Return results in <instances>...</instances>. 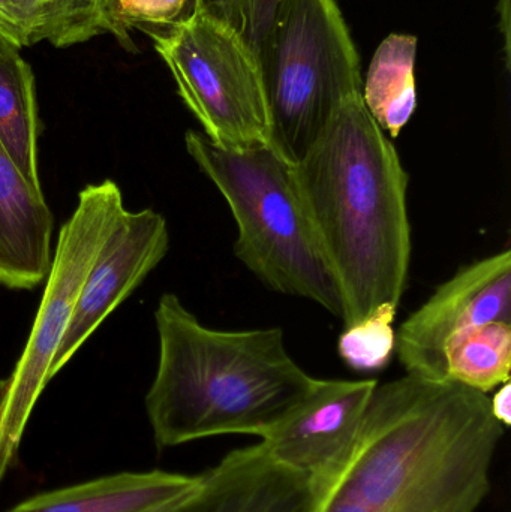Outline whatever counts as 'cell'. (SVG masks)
Masks as SVG:
<instances>
[{"instance_id": "1", "label": "cell", "mask_w": 511, "mask_h": 512, "mask_svg": "<svg viewBox=\"0 0 511 512\" xmlns=\"http://www.w3.org/2000/svg\"><path fill=\"white\" fill-rule=\"evenodd\" d=\"M506 427L488 394L407 375L378 384L314 512H477Z\"/></svg>"}, {"instance_id": "2", "label": "cell", "mask_w": 511, "mask_h": 512, "mask_svg": "<svg viewBox=\"0 0 511 512\" xmlns=\"http://www.w3.org/2000/svg\"><path fill=\"white\" fill-rule=\"evenodd\" d=\"M297 185L344 300V328L399 307L411 261L408 174L362 93L294 164Z\"/></svg>"}, {"instance_id": "3", "label": "cell", "mask_w": 511, "mask_h": 512, "mask_svg": "<svg viewBox=\"0 0 511 512\" xmlns=\"http://www.w3.org/2000/svg\"><path fill=\"white\" fill-rule=\"evenodd\" d=\"M159 360L146 412L159 448L222 435L261 436L314 387L281 328L206 327L179 297L155 310Z\"/></svg>"}, {"instance_id": "4", "label": "cell", "mask_w": 511, "mask_h": 512, "mask_svg": "<svg viewBox=\"0 0 511 512\" xmlns=\"http://www.w3.org/2000/svg\"><path fill=\"white\" fill-rule=\"evenodd\" d=\"M188 155L212 180L237 225L234 254L270 291L314 301L342 319L344 300L297 185L270 146L225 149L188 131Z\"/></svg>"}, {"instance_id": "5", "label": "cell", "mask_w": 511, "mask_h": 512, "mask_svg": "<svg viewBox=\"0 0 511 512\" xmlns=\"http://www.w3.org/2000/svg\"><path fill=\"white\" fill-rule=\"evenodd\" d=\"M255 47L270 147L297 164L338 108L362 93L356 44L335 0H273Z\"/></svg>"}, {"instance_id": "6", "label": "cell", "mask_w": 511, "mask_h": 512, "mask_svg": "<svg viewBox=\"0 0 511 512\" xmlns=\"http://www.w3.org/2000/svg\"><path fill=\"white\" fill-rule=\"evenodd\" d=\"M122 191L113 180L87 185L60 228L32 331L11 375L0 382V486L14 466L27 423L50 379L81 288L119 219Z\"/></svg>"}, {"instance_id": "7", "label": "cell", "mask_w": 511, "mask_h": 512, "mask_svg": "<svg viewBox=\"0 0 511 512\" xmlns=\"http://www.w3.org/2000/svg\"><path fill=\"white\" fill-rule=\"evenodd\" d=\"M152 39L180 98L210 141L234 150L270 146L266 90L254 42L203 14Z\"/></svg>"}, {"instance_id": "8", "label": "cell", "mask_w": 511, "mask_h": 512, "mask_svg": "<svg viewBox=\"0 0 511 512\" xmlns=\"http://www.w3.org/2000/svg\"><path fill=\"white\" fill-rule=\"evenodd\" d=\"M488 322L511 324L510 249L459 268L396 331V354L407 375L449 381L450 340Z\"/></svg>"}, {"instance_id": "9", "label": "cell", "mask_w": 511, "mask_h": 512, "mask_svg": "<svg viewBox=\"0 0 511 512\" xmlns=\"http://www.w3.org/2000/svg\"><path fill=\"white\" fill-rule=\"evenodd\" d=\"M378 384L317 378L302 402L261 436V445L285 468L312 483L324 480L350 454Z\"/></svg>"}, {"instance_id": "10", "label": "cell", "mask_w": 511, "mask_h": 512, "mask_svg": "<svg viewBox=\"0 0 511 512\" xmlns=\"http://www.w3.org/2000/svg\"><path fill=\"white\" fill-rule=\"evenodd\" d=\"M170 233L161 213L123 210L81 288L68 330L50 367L53 379L93 331L167 255Z\"/></svg>"}, {"instance_id": "11", "label": "cell", "mask_w": 511, "mask_h": 512, "mask_svg": "<svg viewBox=\"0 0 511 512\" xmlns=\"http://www.w3.org/2000/svg\"><path fill=\"white\" fill-rule=\"evenodd\" d=\"M315 498L314 483L276 462L260 442L200 474L197 489L170 512H314Z\"/></svg>"}, {"instance_id": "12", "label": "cell", "mask_w": 511, "mask_h": 512, "mask_svg": "<svg viewBox=\"0 0 511 512\" xmlns=\"http://www.w3.org/2000/svg\"><path fill=\"white\" fill-rule=\"evenodd\" d=\"M54 218L0 144V285L29 291L47 279Z\"/></svg>"}, {"instance_id": "13", "label": "cell", "mask_w": 511, "mask_h": 512, "mask_svg": "<svg viewBox=\"0 0 511 512\" xmlns=\"http://www.w3.org/2000/svg\"><path fill=\"white\" fill-rule=\"evenodd\" d=\"M200 475L119 472L39 493L5 512H144L194 492Z\"/></svg>"}, {"instance_id": "14", "label": "cell", "mask_w": 511, "mask_h": 512, "mask_svg": "<svg viewBox=\"0 0 511 512\" xmlns=\"http://www.w3.org/2000/svg\"><path fill=\"white\" fill-rule=\"evenodd\" d=\"M102 0H0V39L17 47L65 48L102 35Z\"/></svg>"}, {"instance_id": "15", "label": "cell", "mask_w": 511, "mask_h": 512, "mask_svg": "<svg viewBox=\"0 0 511 512\" xmlns=\"http://www.w3.org/2000/svg\"><path fill=\"white\" fill-rule=\"evenodd\" d=\"M35 75L20 50L0 39V144L21 176L41 188Z\"/></svg>"}, {"instance_id": "16", "label": "cell", "mask_w": 511, "mask_h": 512, "mask_svg": "<svg viewBox=\"0 0 511 512\" xmlns=\"http://www.w3.org/2000/svg\"><path fill=\"white\" fill-rule=\"evenodd\" d=\"M417 38L392 33L375 51L362 99L371 116L389 137L396 138L417 107Z\"/></svg>"}, {"instance_id": "17", "label": "cell", "mask_w": 511, "mask_h": 512, "mask_svg": "<svg viewBox=\"0 0 511 512\" xmlns=\"http://www.w3.org/2000/svg\"><path fill=\"white\" fill-rule=\"evenodd\" d=\"M511 324L488 322L450 340L446 348L449 381L489 394L510 382Z\"/></svg>"}, {"instance_id": "18", "label": "cell", "mask_w": 511, "mask_h": 512, "mask_svg": "<svg viewBox=\"0 0 511 512\" xmlns=\"http://www.w3.org/2000/svg\"><path fill=\"white\" fill-rule=\"evenodd\" d=\"M195 0H102L99 27L110 33L126 51H137L132 30L150 38L174 29L194 17Z\"/></svg>"}, {"instance_id": "19", "label": "cell", "mask_w": 511, "mask_h": 512, "mask_svg": "<svg viewBox=\"0 0 511 512\" xmlns=\"http://www.w3.org/2000/svg\"><path fill=\"white\" fill-rule=\"evenodd\" d=\"M396 306H383L368 318L345 328L339 337V357L357 372H378L396 351Z\"/></svg>"}, {"instance_id": "20", "label": "cell", "mask_w": 511, "mask_h": 512, "mask_svg": "<svg viewBox=\"0 0 511 512\" xmlns=\"http://www.w3.org/2000/svg\"><path fill=\"white\" fill-rule=\"evenodd\" d=\"M195 14L222 21L257 44L273 0H195Z\"/></svg>"}, {"instance_id": "21", "label": "cell", "mask_w": 511, "mask_h": 512, "mask_svg": "<svg viewBox=\"0 0 511 512\" xmlns=\"http://www.w3.org/2000/svg\"><path fill=\"white\" fill-rule=\"evenodd\" d=\"M491 400V411L494 417L503 424L504 427H509L511 424V385L510 382L501 385L495 390L494 397H489Z\"/></svg>"}, {"instance_id": "22", "label": "cell", "mask_w": 511, "mask_h": 512, "mask_svg": "<svg viewBox=\"0 0 511 512\" xmlns=\"http://www.w3.org/2000/svg\"><path fill=\"white\" fill-rule=\"evenodd\" d=\"M498 12H500V29L504 35V50H506V63L507 68H509V60H510V0H500V8H498Z\"/></svg>"}, {"instance_id": "23", "label": "cell", "mask_w": 511, "mask_h": 512, "mask_svg": "<svg viewBox=\"0 0 511 512\" xmlns=\"http://www.w3.org/2000/svg\"><path fill=\"white\" fill-rule=\"evenodd\" d=\"M191 493H189V495H191ZM186 496H188V495H186ZM186 496H183V498L177 499V501L170 502V504L161 505V507L152 508V510H147L144 512H170L171 510H173L174 507H176L177 504H179V502H182L183 499L186 498Z\"/></svg>"}]
</instances>
